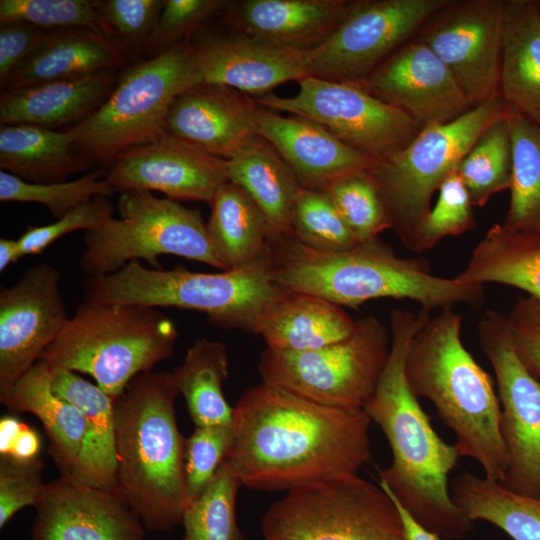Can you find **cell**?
<instances>
[{"label":"cell","mask_w":540,"mask_h":540,"mask_svg":"<svg viewBox=\"0 0 540 540\" xmlns=\"http://www.w3.org/2000/svg\"><path fill=\"white\" fill-rule=\"evenodd\" d=\"M438 191L437 201L421 227L419 252L445 237L465 233L474 224L473 205L457 169L445 178Z\"/></svg>","instance_id":"obj_44"},{"label":"cell","mask_w":540,"mask_h":540,"mask_svg":"<svg viewBox=\"0 0 540 540\" xmlns=\"http://www.w3.org/2000/svg\"><path fill=\"white\" fill-rule=\"evenodd\" d=\"M82 287L86 301L195 310L213 325L254 334L263 312L285 292L273 280L270 245L240 269L203 273L183 266L148 268L134 260L115 273L84 277Z\"/></svg>","instance_id":"obj_6"},{"label":"cell","mask_w":540,"mask_h":540,"mask_svg":"<svg viewBox=\"0 0 540 540\" xmlns=\"http://www.w3.org/2000/svg\"><path fill=\"white\" fill-rule=\"evenodd\" d=\"M24 22L45 31L84 28L107 37L94 1L1 0L0 23Z\"/></svg>","instance_id":"obj_43"},{"label":"cell","mask_w":540,"mask_h":540,"mask_svg":"<svg viewBox=\"0 0 540 540\" xmlns=\"http://www.w3.org/2000/svg\"><path fill=\"white\" fill-rule=\"evenodd\" d=\"M290 231L300 243L318 251L340 252L359 243L325 190L300 188L291 211Z\"/></svg>","instance_id":"obj_41"},{"label":"cell","mask_w":540,"mask_h":540,"mask_svg":"<svg viewBox=\"0 0 540 540\" xmlns=\"http://www.w3.org/2000/svg\"><path fill=\"white\" fill-rule=\"evenodd\" d=\"M223 465L242 486L290 491L370 461L371 420L363 409L322 405L262 382L236 402Z\"/></svg>","instance_id":"obj_1"},{"label":"cell","mask_w":540,"mask_h":540,"mask_svg":"<svg viewBox=\"0 0 540 540\" xmlns=\"http://www.w3.org/2000/svg\"><path fill=\"white\" fill-rule=\"evenodd\" d=\"M48 31L24 22L0 25V82L6 86L12 74L43 43Z\"/></svg>","instance_id":"obj_51"},{"label":"cell","mask_w":540,"mask_h":540,"mask_svg":"<svg viewBox=\"0 0 540 540\" xmlns=\"http://www.w3.org/2000/svg\"><path fill=\"white\" fill-rule=\"evenodd\" d=\"M40 448L41 439L38 432L24 423L8 457L18 460L35 459L38 458Z\"/></svg>","instance_id":"obj_52"},{"label":"cell","mask_w":540,"mask_h":540,"mask_svg":"<svg viewBox=\"0 0 540 540\" xmlns=\"http://www.w3.org/2000/svg\"><path fill=\"white\" fill-rule=\"evenodd\" d=\"M226 161L229 181L243 188L261 210L270 239L291 234V211L301 185L276 149L256 135Z\"/></svg>","instance_id":"obj_32"},{"label":"cell","mask_w":540,"mask_h":540,"mask_svg":"<svg viewBox=\"0 0 540 540\" xmlns=\"http://www.w3.org/2000/svg\"><path fill=\"white\" fill-rule=\"evenodd\" d=\"M499 94L540 127V1L504 0Z\"/></svg>","instance_id":"obj_28"},{"label":"cell","mask_w":540,"mask_h":540,"mask_svg":"<svg viewBox=\"0 0 540 540\" xmlns=\"http://www.w3.org/2000/svg\"><path fill=\"white\" fill-rule=\"evenodd\" d=\"M115 191L105 179V171L93 170L75 179L34 183L0 171L1 202H33L45 206L59 219L97 196L111 197Z\"/></svg>","instance_id":"obj_40"},{"label":"cell","mask_w":540,"mask_h":540,"mask_svg":"<svg viewBox=\"0 0 540 540\" xmlns=\"http://www.w3.org/2000/svg\"><path fill=\"white\" fill-rule=\"evenodd\" d=\"M111 215H113L112 203L106 197L97 196L51 224L28 227L17 238L21 256L40 254L68 233L79 230L94 231Z\"/></svg>","instance_id":"obj_48"},{"label":"cell","mask_w":540,"mask_h":540,"mask_svg":"<svg viewBox=\"0 0 540 540\" xmlns=\"http://www.w3.org/2000/svg\"><path fill=\"white\" fill-rule=\"evenodd\" d=\"M115 192L158 191L174 201L211 204L229 181L227 161L183 142L166 130L121 152L105 170Z\"/></svg>","instance_id":"obj_18"},{"label":"cell","mask_w":540,"mask_h":540,"mask_svg":"<svg viewBox=\"0 0 540 540\" xmlns=\"http://www.w3.org/2000/svg\"><path fill=\"white\" fill-rule=\"evenodd\" d=\"M355 325L341 306L319 296L285 290L263 312L255 334L269 349L301 352L342 341Z\"/></svg>","instance_id":"obj_27"},{"label":"cell","mask_w":540,"mask_h":540,"mask_svg":"<svg viewBox=\"0 0 540 540\" xmlns=\"http://www.w3.org/2000/svg\"><path fill=\"white\" fill-rule=\"evenodd\" d=\"M504 0H450L420 27L427 45L474 107L500 96Z\"/></svg>","instance_id":"obj_16"},{"label":"cell","mask_w":540,"mask_h":540,"mask_svg":"<svg viewBox=\"0 0 540 540\" xmlns=\"http://www.w3.org/2000/svg\"><path fill=\"white\" fill-rule=\"evenodd\" d=\"M117 208L120 218L111 215L99 228L85 233L79 261L85 277L115 273L134 260L161 268V255L227 270L199 211L141 190L122 192Z\"/></svg>","instance_id":"obj_10"},{"label":"cell","mask_w":540,"mask_h":540,"mask_svg":"<svg viewBox=\"0 0 540 540\" xmlns=\"http://www.w3.org/2000/svg\"><path fill=\"white\" fill-rule=\"evenodd\" d=\"M261 530L265 540H408L392 497L358 474L286 492L264 514Z\"/></svg>","instance_id":"obj_11"},{"label":"cell","mask_w":540,"mask_h":540,"mask_svg":"<svg viewBox=\"0 0 540 540\" xmlns=\"http://www.w3.org/2000/svg\"><path fill=\"white\" fill-rule=\"evenodd\" d=\"M363 88L405 113L421 129L450 122L472 108L446 65L417 40L389 56Z\"/></svg>","instance_id":"obj_19"},{"label":"cell","mask_w":540,"mask_h":540,"mask_svg":"<svg viewBox=\"0 0 540 540\" xmlns=\"http://www.w3.org/2000/svg\"><path fill=\"white\" fill-rule=\"evenodd\" d=\"M94 162L75 147V137L67 129L15 124L0 125V167L34 183L67 181L86 172Z\"/></svg>","instance_id":"obj_31"},{"label":"cell","mask_w":540,"mask_h":540,"mask_svg":"<svg viewBox=\"0 0 540 540\" xmlns=\"http://www.w3.org/2000/svg\"><path fill=\"white\" fill-rule=\"evenodd\" d=\"M251 118L256 134L276 149L301 187L325 190L337 179L376 163L308 118L281 116L253 100Z\"/></svg>","instance_id":"obj_22"},{"label":"cell","mask_w":540,"mask_h":540,"mask_svg":"<svg viewBox=\"0 0 540 540\" xmlns=\"http://www.w3.org/2000/svg\"><path fill=\"white\" fill-rule=\"evenodd\" d=\"M512 181L504 228L540 233V127L511 110Z\"/></svg>","instance_id":"obj_37"},{"label":"cell","mask_w":540,"mask_h":540,"mask_svg":"<svg viewBox=\"0 0 540 540\" xmlns=\"http://www.w3.org/2000/svg\"><path fill=\"white\" fill-rule=\"evenodd\" d=\"M325 191L359 243L375 239L390 229L385 206L367 171L341 177Z\"/></svg>","instance_id":"obj_42"},{"label":"cell","mask_w":540,"mask_h":540,"mask_svg":"<svg viewBox=\"0 0 540 540\" xmlns=\"http://www.w3.org/2000/svg\"><path fill=\"white\" fill-rule=\"evenodd\" d=\"M41 459L18 460L0 456V528L27 506L35 507L43 492Z\"/></svg>","instance_id":"obj_47"},{"label":"cell","mask_w":540,"mask_h":540,"mask_svg":"<svg viewBox=\"0 0 540 540\" xmlns=\"http://www.w3.org/2000/svg\"><path fill=\"white\" fill-rule=\"evenodd\" d=\"M172 372L135 377L114 400L117 489L146 530L182 524L192 503L184 466L185 437L178 429Z\"/></svg>","instance_id":"obj_4"},{"label":"cell","mask_w":540,"mask_h":540,"mask_svg":"<svg viewBox=\"0 0 540 540\" xmlns=\"http://www.w3.org/2000/svg\"><path fill=\"white\" fill-rule=\"evenodd\" d=\"M178 331L159 308L84 301L39 361L90 375L116 399L138 375L170 358Z\"/></svg>","instance_id":"obj_7"},{"label":"cell","mask_w":540,"mask_h":540,"mask_svg":"<svg viewBox=\"0 0 540 540\" xmlns=\"http://www.w3.org/2000/svg\"><path fill=\"white\" fill-rule=\"evenodd\" d=\"M53 392L77 407L86 425V440L77 480L117 490L114 398L78 373L51 368Z\"/></svg>","instance_id":"obj_30"},{"label":"cell","mask_w":540,"mask_h":540,"mask_svg":"<svg viewBox=\"0 0 540 540\" xmlns=\"http://www.w3.org/2000/svg\"><path fill=\"white\" fill-rule=\"evenodd\" d=\"M389 351L386 326L368 315L356 320L349 337L319 349H265L258 371L262 382L310 401L341 409H363L376 388Z\"/></svg>","instance_id":"obj_12"},{"label":"cell","mask_w":540,"mask_h":540,"mask_svg":"<svg viewBox=\"0 0 540 540\" xmlns=\"http://www.w3.org/2000/svg\"><path fill=\"white\" fill-rule=\"evenodd\" d=\"M506 318L517 354L540 380V302L530 296L518 297Z\"/></svg>","instance_id":"obj_50"},{"label":"cell","mask_w":540,"mask_h":540,"mask_svg":"<svg viewBox=\"0 0 540 540\" xmlns=\"http://www.w3.org/2000/svg\"><path fill=\"white\" fill-rule=\"evenodd\" d=\"M116 82L114 71H107L5 89L0 96V124L73 127L99 108Z\"/></svg>","instance_id":"obj_25"},{"label":"cell","mask_w":540,"mask_h":540,"mask_svg":"<svg viewBox=\"0 0 540 540\" xmlns=\"http://www.w3.org/2000/svg\"><path fill=\"white\" fill-rule=\"evenodd\" d=\"M21 257L18 239L4 237L0 239V272Z\"/></svg>","instance_id":"obj_55"},{"label":"cell","mask_w":540,"mask_h":540,"mask_svg":"<svg viewBox=\"0 0 540 540\" xmlns=\"http://www.w3.org/2000/svg\"><path fill=\"white\" fill-rule=\"evenodd\" d=\"M430 317L422 308L390 312L389 356L363 410L381 428L391 450V464L378 470V484L425 529L455 540L475 526L450 491L449 476L460 454L435 431L405 373L411 341Z\"/></svg>","instance_id":"obj_2"},{"label":"cell","mask_w":540,"mask_h":540,"mask_svg":"<svg viewBox=\"0 0 540 540\" xmlns=\"http://www.w3.org/2000/svg\"><path fill=\"white\" fill-rule=\"evenodd\" d=\"M14 415H5L0 419V456H8L23 426Z\"/></svg>","instance_id":"obj_53"},{"label":"cell","mask_w":540,"mask_h":540,"mask_svg":"<svg viewBox=\"0 0 540 540\" xmlns=\"http://www.w3.org/2000/svg\"><path fill=\"white\" fill-rule=\"evenodd\" d=\"M239 479L221 464L205 492L184 513L180 540H244L236 519Z\"/></svg>","instance_id":"obj_39"},{"label":"cell","mask_w":540,"mask_h":540,"mask_svg":"<svg viewBox=\"0 0 540 540\" xmlns=\"http://www.w3.org/2000/svg\"><path fill=\"white\" fill-rule=\"evenodd\" d=\"M477 331L495 373L501 406V432L508 455L501 484L518 494L540 497V380L517 354L506 315L488 310Z\"/></svg>","instance_id":"obj_14"},{"label":"cell","mask_w":540,"mask_h":540,"mask_svg":"<svg viewBox=\"0 0 540 540\" xmlns=\"http://www.w3.org/2000/svg\"><path fill=\"white\" fill-rule=\"evenodd\" d=\"M209 206L207 231L227 270L248 266L266 254L270 245L267 221L243 188L228 181Z\"/></svg>","instance_id":"obj_34"},{"label":"cell","mask_w":540,"mask_h":540,"mask_svg":"<svg viewBox=\"0 0 540 540\" xmlns=\"http://www.w3.org/2000/svg\"><path fill=\"white\" fill-rule=\"evenodd\" d=\"M272 275L283 290L357 308L378 298L409 299L422 309L478 308L484 286L432 274L427 260L399 257L379 237L340 252L311 249L291 234L270 239Z\"/></svg>","instance_id":"obj_3"},{"label":"cell","mask_w":540,"mask_h":540,"mask_svg":"<svg viewBox=\"0 0 540 540\" xmlns=\"http://www.w3.org/2000/svg\"><path fill=\"white\" fill-rule=\"evenodd\" d=\"M32 540H144L145 527L117 490L60 475L35 506Z\"/></svg>","instance_id":"obj_20"},{"label":"cell","mask_w":540,"mask_h":540,"mask_svg":"<svg viewBox=\"0 0 540 540\" xmlns=\"http://www.w3.org/2000/svg\"><path fill=\"white\" fill-rule=\"evenodd\" d=\"M231 424L195 426L185 438V476L192 501L205 492L223 463L232 437Z\"/></svg>","instance_id":"obj_45"},{"label":"cell","mask_w":540,"mask_h":540,"mask_svg":"<svg viewBox=\"0 0 540 540\" xmlns=\"http://www.w3.org/2000/svg\"><path fill=\"white\" fill-rule=\"evenodd\" d=\"M163 4L161 0L94 1L107 37L129 48L149 47Z\"/></svg>","instance_id":"obj_46"},{"label":"cell","mask_w":540,"mask_h":540,"mask_svg":"<svg viewBox=\"0 0 540 540\" xmlns=\"http://www.w3.org/2000/svg\"><path fill=\"white\" fill-rule=\"evenodd\" d=\"M509 115L485 130L457 168L473 206L484 207L494 194L511 187Z\"/></svg>","instance_id":"obj_38"},{"label":"cell","mask_w":540,"mask_h":540,"mask_svg":"<svg viewBox=\"0 0 540 540\" xmlns=\"http://www.w3.org/2000/svg\"><path fill=\"white\" fill-rule=\"evenodd\" d=\"M123 51L108 37L90 29L48 31L43 43L20 65L5 89L115 71Z\"/></svg>","instance_id":"obj_29"},{"label":"cell","mask_w":540,"mask_h":540,"mask_svg":"<svg viewBox=\"0 0 540 540\" xmlns=\"http://www.w3.org/2000/svg\"><path fill=\"white\" fill-rule=\"evenodd\" d=\"M462 320L453 308L431 316L411 341L405 373L414 394L428 399L454 433L460 456L475 460L485 478L501 483L508 455L500 401L490 375L463 344Z\"/></svg>","instance_id":"obj_5"},{"label":"cell","mask_w":540,"mask_h":540,"mask_svg":"<svg viewBox=\"0 0 540 540\" xmlns=\"http://www.w3.org/2000/svg\"><path fill=\"white\" fill-rule=\"evenodd\" d=\"M190 47L202 82L258 97L309 76L311 51L274 46L240 33L212 35Z\"/></svg>","instance_id":"obj_21"},{"label":"cell","mask_w":540,"mask_h":540,"mask_svg":"<svg viewBox=\"0 0 540 540\" xmlns=\"http://www.w3.org/2000/svg\"><path fill=\"white\" fill-rule=\"evenodd\" d=\"M252 100L216 84H195L173 101L165 130L210 155L228 160L257 134Z\"/></svg>","instance_id":"obj_23"},{"label":"cell","mask_w":540,"mask_h":540,"mask_svg":"<svg viewBox=\"0 0 540 540\" xmlns=\"http://www.w3.org/2000/svg\"><path fill=\"white\" fill-rule=\"evenodd\" d=\"M357 1L246 0L226 20L237 33L288 49L313 51L346 20Z\"/></svg>","instance_id":"obj_24"},{"label":"cell","mask_w":540,"mask_h":540,"mask_svg":"<svg viewBox=\"0 0 540 540\" xmlns=\"http://www.w3.org/2000/svg\"><path fill=\"white\" fill-rule=\"evenodd\" d=\"M293 97L252 99L269 110L308 118L376 162L403 149L421 130L405 113L363 87L306 76Z\"/></svg>","instance_id":"obj_13"},{"label":"cell","mask_w":540,"mask_h":540,"mask_svg":"<svg viewBox=\"0 0 540 540\" xmlns=\"http://www.w3.org/2000/svg\"><path fill=\"white\" fill-rule=\"evenodd\" d=\"M201 82L187 42L136 63L119 77L94 113L68 128L76 149L108 167L121 152L165 131L173 101Z\"/></svg>","instance_id":"obj_9"},{"label":"cell","mask_w":540,"mask_h":540,"mask_svg":"<svg viewBox=\"0 0 540 540\" xmlns=\"http://www.w3.org/2000/svg\"><path fill=\"white\" fill-rule=\"evenodd\" d=\"M60 272L50 264L28 268L0 290V393L42 357L67 320Z\"/></svg>","instance_id":"obj_17"},{"label":"cell","mask_w":540,"mask_h":540,"mask_svg":"<svg viewBox=\"0 0 540 540\" xmlns=\"http://www.w3.org/2000/svg\"><path fill=\"white\" fill-rule=\"evenodd\" d=\"M228 369L226 346L222 342L202 338L187 349L183 362L172 372L195 426L232 423L234 408L223 393Z\"/></svg>","instance_id":"obj_36"},{"label":"cell","mask_w":540,"mask_h":540,"mask_svg":"<svg viewBox=\"0 0 540 540\" xmlns=\"http://www.w3.org/2000/svg\"><path fill=\"white\" fill-rule=\"evenodd\" d=\"M225 3L220 0H165L148 48L156 55L186 43L184 40Z\"/></svg>","instance_id":"obj_49"},{"label":"cell","mask_w":540,"mask_h":540,"mask_svg":"<svg viewBox=\"0 0 540 540\" xmlns=\"http://www.w3.org/2000/svg\"><path fill=\"white\" fill-rule=\"evenodd\" d=\"M388 494L395 501L399 509L408 540H441V538L438 537L436 534L430 532L429 530L421 526L419 523H417L408 514V512L398 503V501L390 493Z\"/></svg>","instance_id":"obj_54"},{"label":"cell","mask_w":540,"mask_h":540,"mask_svg":"<svg viewBox=\"0 0 540 540\" xmlns=\"http://www.w3.org/2000/svg\"><path fill=\"white\" fill-rule=\"evenodd\" d=\"M456 277L468 284L516 287L540 302V233L493 225L472 250Z\"/></svg>","instance_id":"obj_33"},{"label":"cell","mask_w":540,"mask_h":540,"mask_svg":"<svg viewBox=\"0 0 540 540\" xmlns=\"http://www.w3.org/2000/svg\"><path fill=\"white\" fill-rule=\"evenodd\" d=\"M510 112L500 96L489 99L450 122L421 129L403 149L367 170L385 206L390 229L407 249L419 253L421 227L445 178L485 130Z\"/></svg>","instance_id":"obj_8"},{"label":"cell","mask_w":540,"mask_h":540,"mask_svg":"<svg viewBox=\"0 0 540 540\" xmlns=\"http://www.w3.org/2000/svg\"><path fill=\"white\" fill-rule=\"evenodd\" d=\"M449 1L357 0L340 27L311 51L309 76L363 87Z\"/></svg>","instance_id":"obj_15"},{"label":"cell","mask_w":540,"mask_h":540,"mask_svg":"<svg viewBox=\"0 0 540 540\" xmlns=\"http://www.w3.org/2000/svg\"><path fill=\"white\" fill-rule=\"evenodd\" d=\"M450 491L472 521L489 523L512 540H540V497L518 494L467 470L454 477Z\"/></svg>","instance_id":"obj_35"},{"label":"cell","mask_w":540,"mask_h":540,"mask_svg":"<svg viewBox=\"0 0 540 540\" xmlns=\"http://www.w3.org/2000/svg\"><path fill=\"white\" fill-rule=\"evenodd\" d=\"M0 401L12 415L28 412L36 416L61 475L77 478L86 440L85 420L77 407L53 392L51 368L38 361L0 393Z\"/></svg>","instance_id":"obj_26"}]
</instances>
